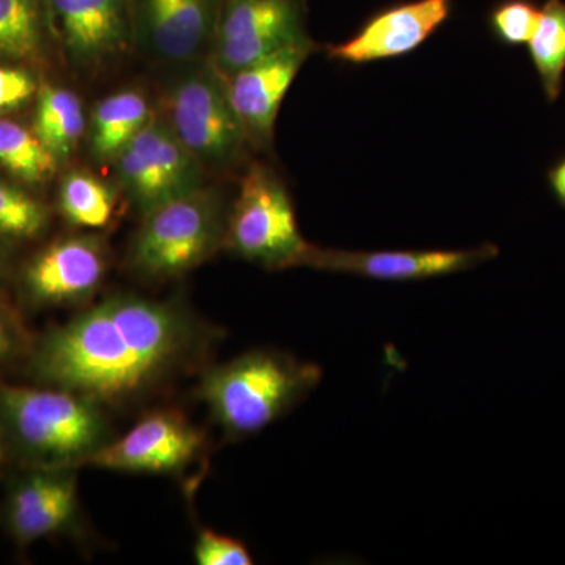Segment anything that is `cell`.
<instances>
[{
  "label": "cell",
  "mask_w": 565,
  "mask_h": 565,
  "mask_svg": "<svg viewBox=\"0 0 565 565\" xmlns=\"http://www.w3.org/2000/svg\"><path fill=\"white\" fill-rule=\"evenodd\" d=\"M222 337L181 300L114 294L36 334L21 371L104 407L131 404L202 366Z\"/></svg>",
  "instance_id": "6da1fadb"
},
{
  "label": "cell",
  "mask_w": 565,
  "mask_h": 565,
  "mask_svg": "<svg viewBox=\"0 0 565 565\" xmlns=\"http://www.w3.org/2000/svg\"><path fill=\"white\" fill-rule=\"evenodd\" d=\"M114 438L106 407L68 390L0 381V468H82Z\"/></svg>",
  "instance_id": "7a4b0ae2"
},
{
  "label": "cell",
  "mask_w": 565,
  "mask_h": 565,
  "mask_svg": "<svg viewBox=\"0 0 565 565\" xmlns=\"http://www.w3.org/2000/svg\"><path fill=\"white\" fill-rule=\"evenodd\" d=\"M322 370L289 353L255 349L203 371L196 396L233 440L252 437L302 403Z\"/></svg>",
  "instance_id": "3957f363"
},
{
  "label": "cell",
  "mask_w": 565,
  "mask_h": 565,
  "mask_svg": "<svg viewBox=\"0 0 565 565\" xmlns=\"http://www.w3.org/2000/svg\"><path fill=\"white\" fill-rule=\"evenodd\" d=\"M170 68L159 114L206 172L239 167L250 143L234 109L228 79L210 58Z\"/></svg>",
  "instance_id": "277c9868"
},
{
  "label": "cell",
  "mask_w": 565,
  "mask_h": 565,
  "mask_svg": "<svg viewBox=\"0 0 565 565\" xmlns=\"http://www.w3.org/2000/svg\"><path fill=\"white\" fill-rule=\"evenodd\" d=\"M230 207L212 188L161 204L141 215L129 267L148 281L177 280L225 247Z\"/></svg>",
  "instance_id": "5b68a950"
},
{
  "label": "cell",
  "mask_w": 565,
  "mask_h": 565,
  "mask_svg": "<svg viewBox=\"0 0 565 565\" xmlns=\"http://www.w3.org/2000/svg\"><path fill=\"white\" fill-rule=\"evenodd\" d=\"M223 248L267 270L305 267L307 263L313 244L300 232L285 182L264 163H252L241 178Z\"/></svg>",
  "instance_id": "8992f818"
},
{
  "label": "cell",
  "mask_w": 565,
  "mask_h": 565,
  "mask_svg": "<svg viewBox=\"0 0 565 565\" xmlns=\"http://www.w3.org/2000/svg\"><path fill=\"white\" fill-rule=\"evenodd\" d=\"M107 273L109 248L103 236L77 233L57 237L18 269V307L44 311L90 303Z\"/></svg>",
  "instance_id": "52a82bcc"
},
{
  "label": "cell",
  "mask_w": 565,
  "mask_h": 565,
  "mask_svg": "<svg viewBox=\"0 0 565 565\" xmlns=\"http://www.w3.org/2000/svg\"><path fill=\"white\" fill-rule=\"evenodd\" d=\"M111 169L140 217L206 185V170L158 110L111 162Z\"/></svg>",
  "instance_id": "ba28073f"
},
{
  "label": "cell",
  "mask_w": 565,
  "mask_h": 565,
  "mask_svg": "<svg viewBox=\"0 0 565 565\" xmlns=\"http://www.w3.org/2000/svg\"><path fill=\"white\" fill-rule=\"evenodd\" d=\"M310 40L305 0H222L210 61L223 76Z\"/></svg>",
  "instance_id": "9c48e42d"
},
{
  "label": "cell",
  "mask_w": 565,
  "mask_h": 565,
  "mask_svg": "<svg viewBox=\"0 0 565 565\" xmlns=\"http://www.w3.org/2000/svg\"><path fill=\"white\" fill-rule=\"evenodd\" d=\"M2 500V523L11 541L25 548L79 525V468H11Z\"/></svg>",
  "instance_id": "30bf717a"
},
{
  "label": "cell",
  "mask_w": 565,
  "mask_h": 565,
  "mask_svg": "<svg viewBox=\"0 0 565 565\" xmlns=\"http://www.w3.org/2000/svg\"><path fill=\"white\" fill-rule=\"evenodd\" d=\"M55 46L77 73L98 74L134 51L132 0H47Z\"/></svg>",
  "instance_id": "8fae6325"
},
{
  "label": "cell",
  "mask_w": 565,
  "mask_h": 565,
  "mask_svg": "<svg viewBox=\"0 0 565 565\" xmlns=\"http://www.w3.org/2000/svg\"><path fill=\"white\" fill-rule=\"evenodd\" d=\"M222 0H132L134 51L174 66L210 58Z\"/></svg>",
  "instance_id": "7c38bea8"
},
{
  "label": "cell",
  "mask_w": 565,
  "mask_h": 565,
  "mask_svg": "<svg viewBox=\"0 0 565 565\" xmlns=\"http://www.w3.org/2000/svg\"><path fill=\"white\" fill-rule=\"evenodd\" d=\"M204 434L178 411L152 412L114 437L90 467L132 475H178L199 459Z\"/></svg>",
  "instance_id": "4fadbf2b"
},
{
  "label": "cell",
  "mask_w": 565,
  "mask_h": 565,
  "mask_svg": "<svg viewBox=\"0 0 565 565\" xmlns=\"http://www.w3.org/2000/svg\"><path fill=\"white\" fill-rule=\"evenodd\" d=\"M498 253L500 250L493 244L467 250L377 252L337 250L313 245L305 267L381 281H418L475 269Z\"/></svg>",
  "instance_id": "5bb4252c"
},
{
  "label": "cell",
  "mask_w": 565,
  "mask_h": 565,
  "mask_svg": "<svg viewBox=\"0 0 565 565\" xmlns=\"http://www.w3.org/2000/svg\"><path fill=\"white\" fill-rule=\"evenodd\" d=\"M452 0H411L377 11L360 31L340 44H330L333 61L362 63L404 57L418 50L451 17Z\"/></svg>",
  "instance_id": "9a60e30c"
},
{
  "label": "cell",
  "mask_w": 565,
  "mask_h": 565,
  "mask_svg": "<svg viewBox=\"0 0 565 565\" xmlns=\"http://www.w3.org/2000/svg\"><path fill=\"white\" fill-rule=\"evenodd\" d=\"M315 50L313 40L292 44L226 77L250 147L264 150L273 145L282 99Z\"/></svg>",
  "instance_id": "2e32d148"
},
{
  "label": "cell",
  "mask_w": 565,
  "mask_h": 565,
  "mask_svg": "<svg viewBox=\"0 0 565 565\" xmlns=\"http://www.w3.org/2000/svg\"><path fill=\"white\" fill-rule=\"evenodd\" d=\"M154 114V107L137 88H122L104 96L93 106L87 120L85 143L92 158L111 166Z\"/></svg>",
  "instance_id": "e0dca14e"
},
{
  "label": "cell",
  "mask_w": 565,
  "mask_h": 565,
  "mask_svg": "<svg viewBox=\"0 0 565 565\" xmlns=\"http://www.w3.org/2000/svg\"><path fill=\"white\" fill-rule=\"evenodd\" d=\"M54 46L47 0H0V62L41 65Z\"/></svg>",
  "instance_id": "ac0fdd59"
},
{
  "label": "cell",
  "mask_w": 565,
  "mask_h": 565,
  "mask_svg": "<svg viewBox=\"0 0 565 565\" xmlns=\"http://www.w3.org/2000/svg\"><path fill=\"white\" fill-rule=\"evenodd\" d=\"M87 120L84 104L76 92L41 82L32 129L58 162H68L79 150L87 134Z\"/></svg>",
  "instance_id": "d6986e66"
},
{
  "label": "cell",
  "mask_w": 565,
  "mask_h": 565,
  "mask_svg": "<svg viewBox=\"0 0 565 565\" xmlns=\"http://www.w3.org/2000/svg\"><path fill=\"white\" fill-rule=\"evenodd\" d=\"M117 207V192L109 182L88 170L63 174L57 191V210L71 226L102 230L109 225Z\"/></svg>",
  "instance_id": "ffe728a7"
},
{
  "label": "cell",
  "mask_w": 565,
  "mask_h": 565,
  "mask_svg": "<svg viewBox=\"0 0 565 565\" xmlns=\"http://www.w3.org/2000/svg\"><path fill=\"white\" fill-rule=\"evenodd\" d=\"M62 163L35 131L21 122L0 117V167L22 185L52 180Z\"/></svg>",
  "instance_id": "44dd1931"
},
{
  "label": "cell",
  "mask_w": 565,
  "mask_h": 565,
  "mask_svg": "<svg viewBox=\"0 0 565 565\" xmlns=\"http://www.w3.org/2000/svg\"><path fill=\"white\" fill-rule=\"evenodd\" d=\"M527 47L546 102L556 103L563 92L565 73L564 0H545Z\"/></svg>",
  "instance_id": "7402d4cb"
},
{
  "label": "cell",
  "mask_w": 565,
  "mask_h": 565,
  "mask_svg": "<svg viewBox=\"0 0 565 565\" xmlns=\"http://www.w3.org/2000/svg\"><path fill=\"white\" fill-rule=\"evenodd\" d=\"M51 222L50 207L24 185L0 180V239L9 244L40 239Z\"/></svg>",
  "instance_id": "603a6c76"
},
{
  "label": "cell",
  "mask_w": 565,
  "mask_h": 565,
  "mask_svg": "<svg viewBox=\"0 0 565 565\" xmlns=\"http://www.w3.org/2000/svg\"><path fill=\"white\" fill-rule=\"evenodd\" d=\"M539 13L533 0H501L490 11V32L504 46H522L533 35Z\"/></svg>",
  "instance_id": "cb8c5ba5"
},
{
  "label": "cell",
  "mask_w": 565,
  "mask_h": 565,
  "mask_svg": "<svg viewBox=\"0 0 565 565\" xmlns=\"http://www.w3.org/2000/svg\"><path fill=\"white\" fill-rule=\"evenodd\" d=\"M35 338L25 322L24 311L0 296V370L21 367L32 351Z\"/></svg>",
  "instance_id": "d4e9b609"
},
{
  "label": "cell",
  "mask_w": 565,
  "mask_h": 565,
  "mask_svg": "<svg viewBox=\"0 0 565 565\" xmlns=\"http://www.w3.org/2000/svg\"><path fill=\"white\" fill-rule=\"evenodd\" d=\"M193 557L199 565L253 564L250 552L243 542L214 530H204V527L196 533Z\"/></svg>",
  "instance_id": "484cf974"
},
{
  "label": "cell",
  "mask_w": 565,
  "mask_h": 565,
  "mask_svg": "<svg viewBox=\"0 0 565 565\" xmlns=\"http://www.w3.org/2000/svg\"><path fill=\"white\" fill-rule=\"evenodd\" d=\"M41 82L20 63L0 62V117L28 106L39 95Z\"/></svg>",
  "instance_id": "4316f807"
},
{
  "label": "cell",
  "mask_w": 565,
  "mask_h": 565,
  "mask_svg": "<svg viewBox=\"0 0 565 565\" xmlns=\"http://www.w3.org/2000/svg\"><path fill=\"white\" fill-rule=\"evenodd\" d=\"M548 184L556 202L565 207V156L548 170Z\"/></svg>",
  "instance_id": "83f0119b"
},
{
  "label": "cell",
  "mask_w": 565,
  "mask_h": 565,
  "mask_svg": "<svg viewBox=\"0 0 565 565\" xmlns=\"http://www.w3.org/2000/svg\"><path fill=\"white\" fill-rule=\"evenodd\" d=\"M11 275V244L0 239V292Z\"/></svg>",
  "instance_id": "f1b7e54d"
},
{
  "label": "cell",
  "mask_w": 565,
  "mask_h": 565,
  "mask_svg": "<svg viewBox=\"0 0 565 565\" xmlns=\"http://www.w3.org/2000/svg\"><path fill=\"white\" fill-rule=\"evenodd\" d=\"M2 473H3V470H2V468H0V475H2Z\"/></svg>",
  "instance_id": "f546056e"
}]
</instances>
